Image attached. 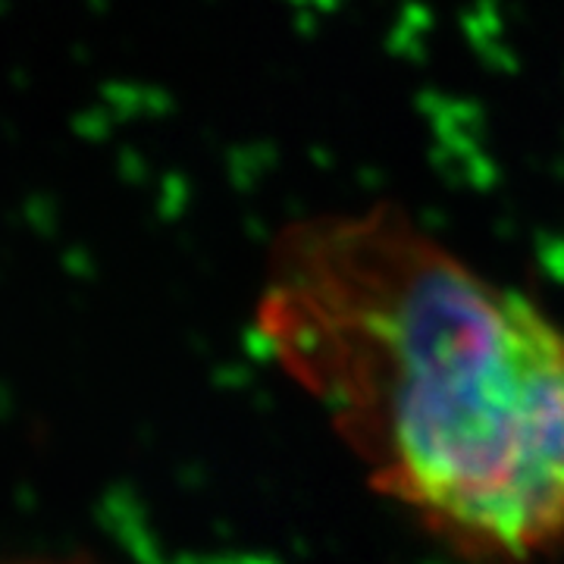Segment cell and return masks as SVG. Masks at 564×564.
<instances>
[{"label":"cell","mask_w":564,"mask_h":564,"mask_svg":"<svg viewBox=\"0 0 564 564\" xmlns=\"http://www.w3.org/2000/svg\"><path fill=\"white\" fill-rule=\"evenodd\" d=\"M267 355L389 502L467 564L564 552V329L395 204L289 223Z\"/></svg>","instance_id":"6da1fadb"}]
</instances>
